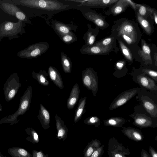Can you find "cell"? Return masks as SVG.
<instances>
[{
    "mask_svg": "<svg viewBox=\"0 0 157 157\" xmlns=\"http://www.w3.org/2000/svg\"><path fill=\"white\" fill-rule=\"evenodd\" d=\"M110 36L122 41L133 53L137 51L142 34L136 21L122 17L113 21Z\"/></svg>",
    "mask_w": 157,
    "mask_h": 157,
    "instance_id": "6da1fadb",
    "label": "cell"
},
{
    "mask_svg": "<svg viewBox=\"0 0 157 157\" xmlns=\"http://www.w3.org/2000/svg\"><path fill=\"white\" fill-rule=\"evenodd\" d=\"M15 5H21L27 7L42 10L53 11L65 9L69 6L58 0H8Z\"/></svg>",
    "mask_w": 157,
    "mask_h": 157,
    "instance_id": "7a4b0ae2",
    "label": "cell"
},
{
    "mask_svg": "<svg viewBox=\"0 0 157 157\" xmlns=\"http://www.w3.org/2000/svg\"><path fill=\"white\" fill-rule=\"evenodd\" d=\"M32 96V86H30L21 97L18 109L14 113L0 119V125L8 123L12 125L18 123L20 121L17 120L18 117L24 114L29 109Z\"/></svg>",
    "mask_w": 157,
    "mask_h": 157,
    "instance_id": "3957f363",
    "label": "cell"
},
{
    "mask_svg": "<svg viewBox=\"0 0 157 157\" xmlns=\"http://www.w3.org/2000/svg\"><path fill=\"white\" fill-rule=\"evenodd\" d=\"M25 23L20 20L17 22L5 21L0 25V37H8L10 40L17 38L19 37L18 34L25 32Z\"/></svg>",
    "mask_w": 157,
    "mask_h": 157,
    "instance_id": "277c9868",
    "label": "cell"
},
{
    "mask_svg": "<svg viewBox=\"0 0 157 157\" xmlns=\"http://www.w3.org/2000/svg\"><path fill=\"white\" fill-rule=\"evenodd\" d=\"M49 47V45L47 42L37 43L17 53V56L22 59L36 58L45 53Z\"/></svg>",
    "mask_w": 157,
    "mask_h": 157,
    "instance_id": "5b68a950",
    "label": "cell"
},
{
    "mask_svg": "<svg viewBox=\"0 0 157 157\" xmlns=\"http://www.w3.org/2000/svg\"><path fill=\"white\" fill-rule=\"evenodd\" d=\"M21 86L18 74L12 73L6 82L3 88L5 99L6 101H10L15 98Z\"/></svg>",
    "mask_w": 157,
    "mask_h": 157,
    "instance_id": "8992f818",
    "label": "cell"
},
{
    "mask_svg": "<svg viewBox=\"0 0 157 157\" xmlns=\"http://www.w3.org/2000/svg\"><path fill=\"white\" fill-rule=\"evenodd\" d=\"M82 79L83 85L91 90L95 97L98 90V82L97 73L93 69L87 67L83 70Z\"/></svg>",
    "mask_w": 157,
    "mask_h": 157,
    "instance_id": "52a82bcc",
    "label": "cell"
},
{
    "mask_svg": "<svg viewBox=\"0 0 157 157\" xmlns=\"http://www.w3.org/2000/svg\"><path fill=\"white\" fill-rule=\"evenodd\" d=\"M0 8L5 13L15 17L18 20L29 23L25 14L16 5L6 0L0 1Z\"/></svg>",
    "mask_w": 157,
    "mask_h": 157,
    "instance_id": "ba28073f",
    "label": "cell"
},
{
    "mask_svg": "<svg viewBox=\"0 0 157 157\" xmlns=\"http://www.w3.org/2000/svg\"><path fill=\"white\" fill-rule=\"evenodd\" d=\"M140 90L139 88H134L121 93L111 104L109 110L115 109L125 104L137 94Z\"/></svg>",
    "mask_w": 157,
    "mask_h": 157,
    "instance_id": "9c48e42d",
    "label": "cell"
},
{
    "mask_svg": "<svg viewBox=\"0 0 157 157\" xmlns=\"http://www.w3.org/2000/svg\"><path fill=\"white\" fill-rule=\"evenodd\" d=\"M118 51L113 47H101L94 44L93 45L89 47L82 46L80 52L83 54L102 55H109L113 51L117 53Z\"/></svg>",
    "mask_w": 157,
    "mask_h": 157,
    "instance_id": "30bf717a",
    "label": "cell"
},
{
    "mask_svg": "<svg viewBox=\"0 0 157 157\" xmlns=\"http://www.w3.org/2000/svg\"><path fill=\"white\" fill-rule=\"evenodd\" d=\"M89 10L84 14L86 19L93 23L101 29H105L109 27V24L104 16L91 9Z\"/></svg>",
    "mask_w": 157,
    "mask_h": 157,
    "instance_id": "8fae6325",
    "label": "cell"
},
{
    "mask_svg": "<svg viewBox=\"0 0 157 157\" xmlns=\"http://www.w3.org/2000/svg\"><path fill=\"white\" fill-rule=\"evenodd\" d=\"M118 0H66L80 3L82 6L95 8H105L109 7L116 3Z\"/></svg>",
    "mask_w": 157,
    "mask_h": 157,
    "instance_id": "7c38bea8",
    "label": "cell"
},
{
    "mask_svg": "<svg viewBox=\"0 0 157 157\" xmlns=\"http://www.w3.org/2000/svg\"><path fill=\"white\" fill-rule=\"evenodd\" d=\"M129 6L131 7L130 0H118L109 7L105 14L107 15L116 16L124 12Z\"/></svg>",
    "mask_w": 157,
    "mask_h": 157,
    "instance_id": "4fadbf2b",
    "label": "cell"
},
{
    "mask_svg": "<svg viewBox=\"0 0 157 157\" xmlns=\"http://www.w3.org/2000/svg\"><path fill=\"white\" fill-rule=\"evenodd\" d=\"M107 152L108 155L120 154L125 155H128L130 154L128 149L126 148L122 144L119 143L114 138L110 139Z\"/></svg>",
    "mask_w": 157,
    "mask_h": 157,
    "instance_id": "5bb4252c",
    "label": "cell"
},
{
    "mask_svg": "<svg viewBox=\"0 0 157 157\" xmlns=\"http://www.w3.org/2000/svg\"><path fill=\"white\" fill-rule=\"evenodd\" d=\"M141 48L138 47L137 54L146 65L152 64V60L151 56V50L149 46L143 39L140 40Z\"/></svg>",
    "mask_w": 157,
    "mask_h": 157,
    "instance_id": "9a60e30c",
    "label": "cell"
},
{
    "mask_svg": "<svg viewBox=\"0 0 157 157\" xmlns=\"http://www.w3.org/2000/svg\"><path fill=\"white\" fill-rule=\"evenodd\" d=\"M88 29L84 34L83 39L85 42V44L82 46L89 47L93 45L95 42V40L99 32V28L96 26L95 28H93L91 25L88 24Z\"/></svg>",
    "mask_w": 157,
    "mask_h": 157,
    "instance_id": "2e32d148",
    "label": "cell"
},
{
    "mask_svg": "<svg viewBox=\"0 0 157 157\" xmlns=\"http://www.w3.org/2000/svg\"><path fill=\"white\" fill-rule=\"evenodd\" d=\"M133 124L140 128L148 127H156L151 119L145 115L137 114L133 117Z\"/></svg>",
    "mask_w": 157,
    "mask_h": 157,
    "instance_id": "e0dca14e",
    "label": "cell"
},
{
    "mask_svg": "<svg viewBox=\"0 0 157 157\" xmlns=\"http://www.w3.org/2000/svg\"><path fill=\"white\" fill-rule=\"evenodd\" d=\"M136 78L137 83L142 87L151 91H157V86L154 80L145 75L140 74Z\"/></svg>",
    "mask_w": 157,
    "mask_h": 157,
    "instance_id": "ac0fdd59",
    "label": "cell"
},
{
    "mask_svg": "<svg viewBox=\"0 0 157 157\" xmlns=\"http://www.w3.org/2000/svg\"><path fill=\"white\" fill-rule=\"evenodd\" d=\"M38 119L39 120L44 130L48 129L50 127V117L49 112L43 105L40 104Z\"/></svg>",
    "mask_w": 157,
    "mask_h": 157,
    "instance_id": "d6986e66",
    "label": "cell"
},
{
    "mask_svg": "<svg viewBox=\"0 0 157 157\" xmlns=\"http://www.w3.org/2000/svg\"><path fill=\"white\" fill-rule=\"evenodd\" d=\"M135 12L136 21L140 25L144 32L148 36L151 35L155 30L153 25L148 20L140 16L136 11Z\"/></svg>",
    "mask_w": 157,
    "mask_h": 157,
    "instance_id": "ffe728a7",
    "label": "cell"
},
{
    "mask_svg": "<svg viewBox=\"0 0 157 157\" xmlns=\"http://www.w3.org/2000/svg\"><path fill=\"white\" fill-rule=\"evenodd\" d=\"M55 117L57 131V137L59 140L64 141L67 137V128L64 124V121L57 114Z\"/></svg>",
    "mask_w": 157,
    "mask_h": 157,
    "instance_id": "44dd1931",
    "label": "cell"
},
{
    "mask_svg": "<svg viewBox=\"0 0 157 157\" xmlns=\"http://www.w3.org/2000/svg\"><path fill=\"white\" fill-rule=\"evenodd\" d=\"M122 132L129 139L137 141H142L144 139V136L139 130L131 127H124Z\"/></svg>",
    "mask_w": 157,
    "mask_h": 157,
    "instance_id": "7402d4cb",
    "label": "cell"
},
{
    "mask_svg": "<svg viewBox=\"0 0 157 157\" xmlns=\"http://www.w3.org/2000/svg\"><path fill=\"white\" fill-rule=\"evenodd\" d=\"M80 92L79 86L76 83L72 87L67 101V107L68 109H71L75 106L78 100Z\"/></svg>",
    "mask_w": 157,
    "mask_h": 157,
    "instance_id": "603a6c76",
    "label": "cell"
},
{
    "mask_svg": "<svg viewBox=\"0 0 157 157\" xmlns=\"http://www.w3.org/2000/svg\"><path fill=\"white\" fill-rule=\"evenodd\" d=\"M48 74L50 79L60 89L63 88L64 85L61 76L56 68L50 66L48 70Z\"/></svg>",
    "mask_w": 157,
    "mask_h": 157,
    "instance_id": "cb8c5ba5",
    "label": "cell"
},
{
    "mask_svg": "<svg viewBox=\"0 0 157 157\" xmlns=\"http://www.w3.org/2000/svg\"><path fill=\"white\" fill-rule=\"evenodd\" d=\"M136 11L140 16L148 20L149 18L151 20H153V11L154 9L146 5L136 3Z\"/></svg>",
    "mask_w": 157,
    "mask_h": 157,
    "instance_id": "d4e9b609",
    "label": "cell"
},
{
    "mask_svg": "<svg viewBox=\"0 0 157 157\" xmlns=\"http://www.w3.org/2000/svg\"><path fill=\"white\" fill-rule=\"evenodd\" d=\"M53 27L55 31L57 33L59 36L64 35L71 33L72 28L70 25L62 23L60 22L55 21L53 25Z\"/></svg>",
    "mask_w": 157,
    "mask_h": 157,
    "instance_id": "484cf974",
    "label": "cell"
},
{
    "mask_svg": "<svg viewBox=\"0 0 157 157\" xmlns=\"http://www.w3.org/2000/svg\"><path fill=\"white\" fill-rule=\"evenodd\" d=\"M121 52L129 64L133 61L134 56L133 53L128 47L121 40H117Z\"/></svg>",
    "mask_w": 157,
    "mask_h": 157,
    "instance_id": "4316f807",
    "label": "cell"
},
{
    "mask_svg": "<svg viewBox=\"0 0 157 157\" xmlns=\"http://www.w3.org/2000/svg\"><path fill=\"white\" fill-rule=\"evenodd\" d=\"M8 152L13 157H32V155L27 151L19 147L9 148Z\"/></svg>",
    "mask_w": 157,
    "mask_h": 157,
    "instance_id": "83f0119b",
    "label": "cell"
},
{
    "mask_svg": "<svg viewBox=\"0 0 157 157\" xmlns=\"http://www.w3.org/2000/svg\"><path fill=\"white\" fill-rule=\"evenodd\" d=\"M48 75L46 71L43 70H40L37 73L34 71L32 72L33 77L39 83L44 86H48L49 84L47 78Z\"/></svg>",
    "mask_w": 157,
    "mask_h": 157,
    "instance_id": "f1b7e54d",
    "label": "cell"
},
{
    "mask_svg": "<svg viewBox=\"0 0 157 157\" xmlns=\"http://www.w3.org/2000/svg\"><path fill=\"white\" fill-rule=\"evenodd\" d=\"M125 122L124 118L117 117H113L103 121L104 125L115 127H122Z\"/></svg>",
    "mask_w": 157,
    "mask_h": 157,
    "instance_id": "f546056e",
    "label": "cell"
},
{
    "mask_svg": "<svg viewBox=\"0 0 157 157\" xmlns=\"http://www.w3.org/2000/svg\"><path fill=\"white\" fill-rule=\"evenodd\" d=\"M101 144L99 140H93L86 146L83 151L84 157H90L93 153Z\"/></svg>",
    "mask_w": 157,
    "mask_h": 157,
    "instance_id": "4dcf8cb0",
    "label": "cell"
},
{
    "mask_svg": "<svg viewBox=\"0 0 157 157\" xmlns=\"http://www.w3.org/2000/svg\"><path fill=\"white\" fill-rule=\"evenodd\" d=\"M116 40L114 37L109 36L95 42L94 44L101 47H113L119 50L117 46Z\"/></svg>",
    "mask_w": 157,
    "mask_h": 157,
    "instance_id": "1f68e13d",
    "label": "cell"
},
{
    "mask_svg": "<svg viewBox=\"0 0 157 157\" xmlns=\"http://www.w3.org/2000/svg\"><path fill=\"white\" fill-rule=\"evenodd\" d=\"M143 105L146 111L153 117H157V105L154 102L149 100L143 99L142 100Z\"/></svg>",
    "mask_w": 157,
    "mask_h": 157,
    "instance_id": "d6a6232c",
    "label": "cell"
},
{
    "mask_svg": "<svg viewBox=\"0 0 157 157\" xmlns=\"http://www.w3.org/2000/svg\"><path fill=\"white\" fill-rule=\"evenodd\" d=\"M87 98L84 97L81 98L78 102V106L75 111L74 121L76 123L82 118V114L85 112V107Z\"/></svg>",
    "mask_w": 157,
    "mask_h": 157,
    "instance_id": "836d02e7",
    "label": "cell"
},
{
    "mask_svg": "<svg viewBox=\"0 0 157 157\" xmlns=\"http://www.w3.org/2000/svg\"><path fill=\"white\" fill-rule=\"evenodd\" d=\"M60 57L61 64L64 71L70 74L72 67V63L71 59L63 52L61 53Z\"/></svg>",
    "mask_w": 157,
    "mask_h": 157,
    "instance_id": "e575fe53",
    "label": "cell"
},
{
    "mask_svg": "<svg viewBox=\"0 0 157 157\" xmlns=\"http://www.w3.org/2000/svg\"><path fill=\"white\" fill-rule=\"evenodd\" d=\"M26 133L29 136L26 138V140L33 144L39 142V136L36 131L30 127H27L25 129Z\"/></svg>",
    "mask_w": 157,
    "mask_h": 157,
    "instance_id": "d590c367",
    "label": "cell"
},
{
    "mask_svg": "<svg viewBox=\"0 0 157 157\" xmlns=\"http://www.w3.org/2000/svg\"><path fill=\"white\" fill-rule=\"evenodd\" d=\"M126 62L124 60H121L118 61L115 65V71L113 75L116 77L120 78V72L121 77L123 76L121 72H123V69L126 67Z\"/></svg>",
    "mask_w": 157,
    "mask_h": 157,
    "instance_id": "8d00e7d4",
    "label": "cell"
},
{
    "mask_svg": "<svg viewBox=\"0 0 157 157\" xmlns=\"http://www.w3.org/2000/svg\"><path fill=\"white\" fill-rule=\"evenodd\" d=\"M64 43L69 44L77 40V37L73 32L60 36Z\"/></svg>",
    "mask_w": 157,
    "mask_h": 157,
    "instance_id": "74e56055",
    "label": "cell"
},
{
    "mask_svg": "<svg viewBox=\"0 0 157 157\" xmlns=\"http://www.w3.org/2000/svg\"><path fill=\"white\" fill-rule=\"evenodd\" d=\"M84 123L89 125H94L98 128L100 124L101 121L97 116H93L86 118L84 120Z\"/></svg>",
    "mask_w": 157,
    "mask_h": 157,
    "instance_id": "f35d334b",
    "label": "cell"
},
{
    "mask_svg": "<svg viewBox=\"0 0 157 157\" xmlns=\"http://www.w3.org/2000/svg\"><path fill=\"white\" fill-rule=\"evenodd\" d=\"M143 74L147 75L151 77L154 80L157 81V72L149 69H144L142 70Z\"/></svg>",
    "mask_w": 157,
    "mask_h": 157,
    "instance_id": "ab89813d",
    "label": "cell"
},
{
    "mask_svg": "<svg viewBox=\"0 0 157 157\" xmlns=\"http://www.w3.org/2000/svg\"><path fill=\"white\" fill-rule=\"evenodd\" d=\"M104 145L100 146L92 154L90 157H101L104 153Z\"/></svg>",
    "mask_w": 157,
    "mask_h": 157,
    "instance_id": "60d3db41",
    "label": "cell"
},
{
    "mask_svg": "<svg viewBox=\"0 0 157 157\" xmlns=\"http://www.w3.org/2000/svg\"><path fill=\"white\" fill-rule=\"evenodd\" d=\"M48 154L45 155L41 150L38 151L34 150L32 151V157H48Z\"/></svg>",
    "mask_w": 157,
    "mask_h": 157,
    "instance_id": "b9f144b4",
    "label": "cell"
},
{
    "mask_svg": "<svg viewBox=\"0 0 157 157\" xmlns=\"http://www.w3.org/2000/svg\"><path fill=\"white\" fill-rule=\"evenodd\" d=\"M149 151L151 157H157V152L151 146H149Z\"/></svg>",
    "mask_w": 157,
    "mask_h": 157,
    "instance_id": "7bdbcfd3",
    "label": "cell"
},
{
    "mask_svg": "<svg viewBox=\"0 0 157 157\" xmlns=\"http://www.w3.org/2000/svg\"><path fill=\"white\" fill-rule=\"evenodd\" d=\"M141 157H150L148 153L144 149H142L141 152Z\"/></svg>",
    "mask_w": 157,
    "mask_h": 157,
    "instance_id": "ee69618b",
    "label": "cell"
},
{
    "mask_svg": "<svg viewBox=\"0 0 157 157\" xmlns=\"http://www.w3.org/2000/svg\"><path fill=\"white\" fill-rule=\"evenodd\" d=\"M153 20L156 25L157 24V11L154 9L153 11Z\"/></svg>",
    "mask_w": 157,
    "mask_h": 157,
    "instance_id": "f6af8a7d",
    "label": "cell"
},
{
    "mask_svg": "<svg viewBox=\"0 0 157 157\" xmlns=\"http://www.w3.org/2000/svg\"><path fill=\"white\" fill-rule=\"evenodd\" d=\"M109 157H126L125 155L120 154H109Z\"/></svg>",
    "mask_w": 157,
    "mask_h": 157,
    "instance_id": "bcb514c9",
    "label": "cell"
},
{
    "mask_svg": "<svg viewBox=\"0 0 157 157\" xmlns=\"http://www.w3.org/2000/svg\"><path fill=\"white\" fill-rule=\"evenodd\" d=\"M154 59L155 60V65L157 66V53L156 52L154 55Z\"/></svg>",
    "mask_w": 157,
    "mask_h": 157,
    "instance_id": "7dc6e473",
    "label": "cell"
},
{
    "mask_svg": "<svg viewBox=\"0 0 157 157\" xmlns=\"http://www.w3.org/2000/svg\"><path fill=\"white\" fill-rule=\"evenodd\" d=\"M2 111V105L0 102V112Z\"/></svg>",
    "mask_w": 157,
    "mask_h": 157,
    "instance_id": "c3c4849f",
    "label": "cell"
},
{
    "mask_svg": "<svg viewBox=\"0 0 157 157\" xmlns=\"http://www.w3.org/2000/svg\"><path fill=\"white\" fill-rule=\"evenodd\" d=\"M0 157H6V156H4L3 154L0 153Z\"/></svg>",
    "mask_w": 157,
    "mask_h": 157,
    "instance_id": "681fc988",
    "label": "cell"
}]
</instances>
